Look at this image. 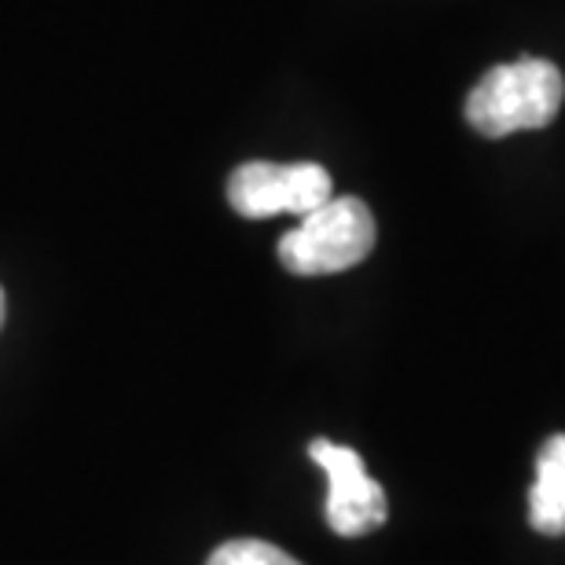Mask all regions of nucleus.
Wrapping results in <instances>:
<instances>
[{
	"label": "nucleus",
	"mask_w": 565,
	"mask_h": 565,
	"mask_svg": "<svg viewBox=\"0 0 565 565\" xmlns=\"http://www.w3.org/2000/svg\"><path fill=\"white\" fill-rule=\"evenodd\" d=\"M565 77L551 60L525 55L518 63L492 66L467 96V121L481 137L500 140L511 132L544 129L558 118Z\"/></svg>",
	"instance_id": "obj_1"
},
{
	"label": "nucleus",
	"mask_w": 565,
	"mask_h": 565,
	"mask_svg": "<svg viewBox=\"0 0 565 565\" xmlns=\"http://www.w3.org/2000/svg\"><path fill=\"white\" fill-rule=\"evenodd\" d=\"M206 565H301V562L290 558L276 544H265V540H228V544L213 551Z\"/></svg>",
	"instance_id": "obj_6"
},
{
	"label": "nucleus",
	"mask_w": 565,
	"mask_h": 565,
	"mask_svg": "<svg viewBox=\"0 0 565 565\" xmlns=\"http://www.w3.org/2000/svg\"><path fill=\"white\" fill-rule=\"evenodd\" d=\"M0 327H4V290H0Z\"/></svg>",
	"instance_id": "obj_7"
},
{
	"label": "nucleus",
	"mask_w": 565,
	"mask_h": 565,
	"mask_svg": "<svg viewBox=\"0 0 565 565\" xmlns=\"http://www.w3.org/2000/svg\"><path fill=\"white\" fill-rule=\"evenodd\" d=\"M309 459L327 473V525L338 536H364L386 525V489L367 473L360 451L334 440H312Z\"/></svg>",
	"instance_id": "obj_4"
},
{
	"label": "nucleus",
	"mask_w": 565,
	"mask_h": 565,
	"mask_svg": "<svg viewBox=\"0 0 565 565\" xmlns=\"http://www.w3.org/2000/svg\"><path fill=\"white\" fill-rule=\"evenodd\" d=\"M529 522L536 533H565V434L544 440L536 456V481L529 489Z\"/></svg>",
	"instance_id": "obj_5"
},
{
	"label": "nucleus",
	"mask_w": 565,
	"mask_h": 565,
	"mask_svg": "<svg viewBox=\"0 0 565 565\" xmlns=\"http://www.w3.org/2000/svg\"><path fill=\"white\" fill-rule=\"evenodd\" d=\"M334 195L331 173L316 162H246L228 177V202L239 217H305Z\"/></svg>",
	"instance_id": "obj_3"
},
{
	"label": "nucleus",
	"mask_w": 565,
	"mask_h": 565,
	"mask_svg": "<svg viewBox=\"0 0 565 565\" xmlns=\"http://www.w3.org/2000/svg\"><path fill=\"white\" fill-rule=\"evenodd\" d=\"M375 250V217L353 195L327 199L279 239V262L294 276H334Z\"/></svg>",
	"instance_id": "obj_2"
}]
</instances>
